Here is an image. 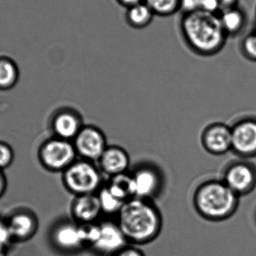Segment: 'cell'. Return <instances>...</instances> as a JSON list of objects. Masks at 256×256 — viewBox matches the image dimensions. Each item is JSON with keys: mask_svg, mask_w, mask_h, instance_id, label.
I'll return each mask as SVG.
<instances>
[{"mask_svg": "<svg viewBox=\"0 0 256 256\" xmlns=\"http://www.w3.org/2000/svg\"><path fill=\"white\" fill-rule=\"evenodd\" d=\"M218 1L220 6L221 12L226 9L238 6V4L239 0H218Z\"/></svg>", "mask_w": 256, "mask_h": 256, "instance_id": "obj_29", "label": "cell"}, {"mask_svg": "<svg viewBox=\"0 0 256 256\" xmlns=\"http://www.w3.org/2000/svg\"><path fill=\"white\" fill-rule=\"evenodd\" d=\"M19 80V69L14 61L7 56H0V90L7 91L16 86Z\"/></svg>", "mask_w": 256, "mask_h": 256, "instance_id": "obj_20", "label": "cell"}, {"mask_svg": "<svg viewBox=\"0 0 256 256\" xmlns=\"http://www.w3.org/2000/svg\"></svg>", "mask_w": 256, "mask_h": 256, "instance_id": "obj_33", "label": "cell"}, {"mask_svg": "<svg viewBox=\"0 0 256 256\" xmlns=\"http://www.w3.org/2000/svg\"><path fill=\"white\" fill-rule=\"evenodd\" d=\"M179 28L186 46L194 54L202 56L220 52L228 38L219 14L202 10L182 14Z\"/></svg>", "mask_w": 256, "mask_h": 256, "instance_id": "obj_1", "label": "cell"}, {"mask_svg": "<svg viewBox=\"0 0 256 256\" xmlns=\"http://www.w3.org/2000/svg\"></svg>", "mask_w": 256, "mask_h": 256, "instance_id": "obj_34", "label": "cell"}, {"mask_svg": "<svg viewBox=\"0 0 256 256\" xmlns=\"http://www.w3.org/2000/svg\"><path fill=\"white\" fill-rule=\"evenodd\" d=\"M117 224L128 244H148L160 234L162 216L152 200L134 198L126 202L117 215Z\"/></svg>", "mask_w": 256, "mask_h": 256, "instance_id": "obj_2", "label": "cell"}, {"mask_svg": "<svg viewBox=\"0 0 256 256\" xmlns=\"http://www.w3.org/2000/svg\"><path fill=\"white\" fill-rule=\"evenodd\" d=\"M118 4H121L122 6H124L126 8L131 7V6H135V4H138V3L142 2L144 0H116Z\"/></svg>", "mask_w": 256, "mask_h": 256, "instance_id": "obj_31", "label": "cell"}, {"mask_svg": "<svg viewBox=\"0 0 256 256\" xmlns=\"http://www.w3.org/2000/svg\"><path fill=\"white\" fill-rule=\"evenodd\" d=\"M73 220L81 225H88L100 220L103 214L97 194L74 196L70 206Z\"/></svg>", "mask_w": 256, "mask_h": 256, "instance_id": "obj_14", "label": "cell"}, {"mask_svg": "<svg viewBox=\"0 0 256 256\" xmlns=\"http://www.w3.org/2000/svg\"><path fill=\"white\" fill-rule=\"evenodd\" d=\"M221 179L238 196L248 195L256 188V166L246 160L233 161L226 166Z\"/></svg>", "mask_w": 256, "mask_h": 256, "instance_id": "obj_7", "label": "cell"}, {"mask_svg": "<svg viewBox=\"0 0 256 256\" xmlns=\"http://www.w3.org/2000/svg\"><path fill=\"white\" fill-rule=\"evenodd\" d=\"M102 172L110 177L128 172L130 159L127 150L118 146H108L98 162Z\"/></svg>", "mask_w": 256, "mask_h": 256, "instance_id": "obj_16", "label": "cell"}, {"mask_svg": "<svg viewBox=\"0 0 256 256\" xmlns=\"http://www.w3.org/2000/svg\"><path fill=\"white\" fill-rule=\"evenodd\" d=\"M39 160L46 170L62 173L78 159L73 142L54 136L40 146Z\"/></svg>", "mask_w": 256, "mask_h": 256, "instance_id": "obj_6", "label": "cell"}, {"mask_svg": "<svg viewBox=\"0 0 256 256\" xmlns=\"http://www.w3.org/2000/svg\"><path fill=\"white\" fill-rule=\"evenodd\" d=\"M84 226L86 248L98 254L111 256L129 244L116 221L99 220Z\"/></svg>", "mask_w": 256, "mask_h": 256, "instance_id": "obj_5", "label": "cell"}, {"mask_svg": "<svg viewBox=\"0 0 256 256\" xmlns=\"http://www.w3.org/2000/svg\"><path fill=\"white\" fill-rule=\"evenodd\" d=\"M7 188V180L3 171L0 170V198L3 196Z\"/></svg>", "mask_w": 256, "mask_h": 256, "instance_id": "obj_30", "label": "cell"}, {"mask_svg": "<svg viewBox=\"0 0 256 256\" xmlns=\"http://www.w3.org/2000/svg\"><path fill=\"white\" fill-rule=\"evenodd\" d=\"M14 242L6 220L0 218V248L8 250L10 244Z\"/></svg>", "mask_w": 256, "mask_h": 256, "instance_id": "obj_25", "label": "cell"}, {"mask_svg": "<svg viewBox=\"0 0 256 256\" xmlns=\"http://www.w3.org/2000/svg\"><path fill=\"white\" fill-rule=\"evenodd\" d=\"M135 198L152 200L162 186V178L159 171L152 166L143 165L132 172Z\"/></svg>", "mask_w": 256, "mask_h": 256, "instance_id": "obj_12", "label": "cell"}, {"mask_svg": "<svg viewBox=\"0 0 256 256\" xmlns=\"http://www.w3.org/2000/svg\"><path fill=\"white\" fill-rule=\"evenodd\" d=\"M154 16L153 10L144 2L128 8L126 13L128 25L136 30H142L148 26Z\"/></svg>", "mask_w": 256, "mask_h": 256, "instance_id": "obj_19", "label": "cell"}, {"mask_svg": "<svg viewBox=\"0 0 256 256\" xmlns=\"http://www.w3.org/2000/svg\"><path fill=\"white\" fill-rule=\"evenodd\" d=\"M201 142L204 150L212 155L221 156L232 152L231 126L222 122L209 124L202 132Z\"/></svg>", "mask_w": 256, "mask_h": 256, "instance_id": "obj_11", "label": "cell"}, {"mask_svg": "<svg viewBox=\"0 0 256 256\" xmlns=\"http://www.w3.org/2000/svg\"><path fill=\"white\" fill-rule=\"evenodd\" d=\"M102 174L96 162L78 158L63 172V185L74 196L98 194L104 184Z\"/></svg>", "mask_w": 256, "mask_h": 256, "instance_id": "obj_4", "label": "cell"}, {"mask_svg": "<svg viewBox=\"0 0 256 256\" xmlns=\"http://www.w3.org/2000/svg\"><path fill=\"white\" fill-rule=\"evenodd\" d=\"M78 158L92 162H98L108 144L104 132L94 126H84L73 140Z\"/></svg>", "mask_w": 256, "mask_h": 256, "instance_id": "obj_8", "label": "cell"}, {"mask_svg": "<svg viewBox=\"0 0 256 256\" xmlns=\"http://www.w3.org/2000/svg\"><path fill=\"white\" fill-rule=\"evenodd\" d=\"M200 10L216 14H219L221 12L220 6L218 0H202Z\"/></svg>", "mask_w": 256, "mask_h": 256, "instance_id": "obj_26", "label": "cell"}, {"mask_svg": "<svg viewBox=\"0 0 256 256\" xmlns=\"http://www.w3.org/2000/svg\"><path fill=\"white\" fill-rule=\"evenodd\" d=\"M219 16L222 28L228 37L238 36L246 26V14L238 6L222 10Z\"/></svg>", "mask_w": 256, "mask_h": 256, "instance_id": "obj_17", "label": "cell"}, {"mask_svg": "<svg viewBox=\"0 0 256 256\" xmlns=\"http://www.w3.org/2000/svg\"><path fill=\"white\" fill-rule=\"evenodd\" d=\"M111 256H146L142 251L134 245L128 244L126 248Z\"/></svg>", "mask_w": 256, "mask_h": 256, "instance_id": "obj_28", "label": "cell"}, {"mask_svg": "<svg viewBox=\"0 0 256 256\" xmlns=\"http://www.w3.org/2000/svg\"><path fill=\"white\" fill-rule=\"evenodd\" d=\"M84 126L81 116L72 109L58 111L54 116L51 123L54 136L69 141L74 140Z\"/></svg>", "mask_w": 256, "mask_h": 256, "instance_id": "obj_15", "label": "cell"}, {"mask_svg": "<svg viewBox=\"0 0 256 256\" xmlns=\"http://www.w3.org/2000/svg\"><path fill=\"white\" fill-rule=\"evenodd\" d=\"M105 185L114 195L124 202L135 198L134 179L131 172H128L110 177L109 180L105 183Z\"/></svg>", "mask_w": 256, "mask_h": 256, "instance_id": "obj_18", "label": "cell"}, {"mask_svg": "<svg viewBox=\"0 0 256 256\" xmlns=\"http://www.w3.org/2000/svg\"><path fill=\"white\" fill-rule=\"evenodd\" d=\"M97 194L102 206L103 214L116 215L117 216L126 204L124 202L114 195L106 188L105 184Z\"/></svg>", "mask_w": 256, "mask_h": 256, "instance_id": "obj_21", "label": "cell"}, {"mask_svg": "<svg viewBox=\"0 0 256 256\" xmlns=\"http://www.w3.org/2000/svg\"><path fill=\"white\" fill-rule=\"evenodd\" d=\"M0 256H7V250L0 248Z\"/></svg>", "mask_w": 256, "mask_h": 256, "instance_id": "obj_32", "label": "cell"}, {"mask_svg": "<svg viewBox=\"0 0 256 256\" xmlns=\"http://www.w3.org/2000/svg\"><path fill=\"white\" fill-rule=\"evenodd\" d=\"M232 152L242 159L256 156V117L244 116L231 126Z\"/></svg>", "mask_w": 256, "mask_h": 256, "instance_id": "obj_9", "label": "cell"}, {"mask_svg": "<svg viewBox=\"0 0 256 256\" xmlns=\"http://www.w3.org/2000/svg\"><path fill=\"white\" fill-rule=\"evenodd\" d=\"M156 16H170L180 10V0H144Z\"/></svg>", "mask_w": 256, "mask_h": 256, "instance_id": "obj_22", "label": "cell"}, {"mask_svg": "<svg viewBox=\"0 0 256 256\" xmlns=\"http://www.w3.org/2000/svg\"><path fill=\"white\" fill-rule=\"evenodd\" d=\"M51 240L62 252H74L86 248L84 226L74 220L58 222L52 228Z\"/></svg>", "mask_w": 256, "mask_h": 256, "instance_id": "obj_10", "label": "cell"}, {"mask_svg": "<svg viewBox=\"0 0 256 256\" xmlns=\"http://www.w3.org/2000/svg\"><path fill=\"white\" fill-rule=\"evenodd\" d=\"M14 160L13 149L8 143L0 142V170L8 168Z\"/></svg>", "mask_w": 256, "mask_h": 256, "instance_id": "obj_24", "label": "cell"}, {"mask_svg": "<svg viewBox=\"0 0 256 256\" xmlns=\"http://www.w3.org/2000/svg\"><path fill=\"white\" fill-rule=\"evenodd\" d=\"M202 0H180V10L182 14L200 10Z\"/></svg>", "mask_w": 256, "mask_h": 256, "instance_id": "obj_27", "label": "cell"}, {"mask_svg": "<svg viewBox=\"0 0 256 256\" xmlns=\"http://www.w3.org/2000/svg\"><path fill=\"white\" fill-rule=\"evenodd\" d=\"M6 220L14 242H28L38 230V220L31 210H16Z\"/></svg>", "mask_w": 256, "mask_h": 256, "instance_id": "obj_13", "label": "cell"}, {"mask_svg": "<svg viewBox=\"0 0 256 256\" xmlns=\"http://www.w3.org/2000/svg\"><path fill=\"white\" fill-rule=\"evenodd\" d=\"M240 50L245 58L256 62V30L244 38L240 43Z\"/></svg>", "mask_w": 256, "mask_h": 256, "instance_id": "obj_23", "label": "cell"}, {"mask_svg": "<svg viewBox=\"0 0 256 256\" xmlns=\"http://www.w3.org/2000/svg\"><path fill=\"white\" fill-rule=\"evenodd\" d=\"M192 202L201 218L210 222H219L227 220L236 213L240 196L222 179H210L197 186Z\"/></svg>", "mask_w": 256, "mask_h": 256, "instance_id": "obj_3", "label": "cell"}]
</instances>
